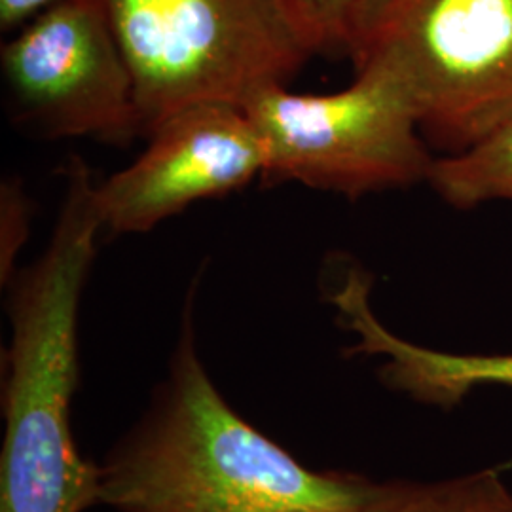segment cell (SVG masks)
I'll use <instances>...</instances> for the list:
<instances>
[{
    "label": "cell",
    "mask_w": 512,
    "mask_h": 512,
    "mask_svg": "<svg viewBox=\"0 0 512 512\" xmlns=\"http://www.w3.org/2000/svg\"><path fill=\"white\" fill-rule=\"evenodd\" d=\"M370 484L311 471L243 420L196 349L192 306L145 418L99 467L116 512H361Z\"/></svg>",
    "instance_id": "6da1fadb"
},
{
    "label": "cell",
    "mask_w": 512,
    "mask_h": 512,
    "mask_svg": "<svg viewBox=\"0 0 512 512\" xmlns=\"http://www.w3.org/2000/svg\"><path fill=\"white\" fill-rule=\"evenodd\" d=\"M65 198L46 251L8 283L0 512H84L99 503V467L71 429L78 382V313L103 230L92 171L65 169Z\"/></svg>",
    "instance_id": "7a4b0ae2"
},
{
    "label": "cell",
    "mask_w": 512,
    "mask_h": 512,
    "mask_svg": "<svg viewBox=\"0 0 512 512\" xmlns=\"http://www.w3.org/2000/svg\"><path fill=\"white\" fill-rule=\"evenodd\" d=\"M135 82L141 137L198 105H236L310 59L277 0H103Z\"/></svg>",
    "instance_id": "3957f363"
},
{
    "label": "cell",
    "mask_w": 512,
    "mask_h": 512,
    "mask_svg": "<svg viewBox=\"0 0 512 512\" xmlns=\"http://www.w3.org/2000/svg\"><path fill=\"white\" fill-rule=\"evenodd\" d=\"M348 57L399 74L421 133L452 154L512 114V0H366Z\"/></svg>",
    "instance_id": "277c9868"
},
{
    "label": "cell",
    "mask_w": 512,
    "mask_h": 512,
    "mask_svg": "<svg viewBox=\"0 0 512 512\" xmlns=\"http://www.w3.org/2000/svg\"><path fill=\"white\" fill-rule=\"evenodd\" d=\"M262 141L272 183L304 184L351 200L427 181L433 156L414 99L382 63L355 67L342 92L264 86L241 105Z\"/></svg>",
    "instance_id": "5b68a950"
},
{
    "label": "cell",
    "mask_w": 512,
    "mask_h": 512,
    "mask_svg": "<svg viewBox=\"0 0 512 512\" xmlns=\"http://www.w3.org/2000/svg\"><path fill=\"white\" fill-rule=\"evenodd\" d=\"M16 116L54 139L126 145L141 137L135 82L103 0H63L0 52Z\"/></svg>",
    "instance_id": "8992f818"
},
{
    "label": "cell",
    "mask_w": 512,
    "mask_h": 512,
    "mask_svg": "<svg viewBox=\"0 0 512 512\" xmlns=\"http://www.w3.org/2000/svg\"><path fill=\"white\" fill-rule=\"evenodd\" d=\"M133 164L97 184L110 234H145L192 203L238 192L264 177L262 141L245 110L198 105L167 118Z\"/></svg>",
    "instance_id": "52a82bcc"
},
{
    "label": "cell",
    "mask_w": 512,
    "mask_h": 512,
    "mask_svg": "<svg viewBox=\"0 0 512 512\" xmlns=\"http://www.w3.org/2000/svg\"><path fill=\"white\" fill-rule=\"evenodd\" d=\"M372 279L349 270L330 294L342 325L357 336L353 355H382L385 384L431 406L454 408L482 385L512 387V355H459L423 348L385 329L370 306Z\"/></svg>",
    "instance_id": "ba28073f"
},
{
    "label": "cell",
    "mask_w": 512,
    "mask_h": 512,
    "mask_svg": "<svg viewBox=\"0 0 512 512\" xmlns=\"http://www.w3.org/2000/svg\"><path fill=\"white\" fill-rule=\"evenodd\" d=\"M425 183L456 209L512 200V114L471 147L433 160Z\"/></svg>",
    "instance_id": "9c48e42d"
},
{
    "label": "cell",
    "mask_w": 512,
    "mask_h": 512,
    "mask_svg": "<svg viewBox=\"0 0 512 512\" xmlns=\"http://www.w3.org/2000/svg\"><path fill=\"white\" fill-rule=\"evenodd\" d=\"M361 512H512V494L492 471L429 484L372 482Z\"/></svg>",
    "instance_id": "30bf717a"
},
{
    "label": "cell",
    "mask_w": 512,
    "mask_h": 512,
    "mask_svg": "<svg viewBox=\"0 0 512 512\" xmlns=\"http://www.w3.org/2000/svg\"><path fill=\"white\" fill-rule=\"evenodd\" d=\"M366 0H277L308 54L348 55Z\"/></svg>",
    "instance_id": "8fae6325"
},
{
    "label": "cell",
    "mask_w": 512,
    "mask_h": 512,
    "mask_svg": "<svg viewBox=\"0 0 512 512\" xmlns=\"http://www.w3.org/2000/svg\"><path fill=\"white\" fill-rule=\"evenodd\" d=\"M31 203L18 179H6L0 188V281L8 285L16 272L19 251L29 239Z\"/></svg>",
    "instance_id": "7c38bea8"
},
{
    "label": "cell",
    "mask_w": 512,
    "mask_h": 512,
    "mask_svg": "<svg viewBox=\"0 0 512 512\" xmlns=\"http://www.w3.org/2000/svg\"><path fill=\"white\" fill-rule=\"evenodd\" d=\"M63 0H0V29L12 33Z\"/></svg>",
    "instance_id": "4fadbf2b"
},
{
    "label": "cell",
    "mask_w": 512,
    "mask_h": 512,
    "mask_svg": "<svg viewBox=\"0 0 512 512\" xmlns=\"http://www.w3.org/2000/svg\"><path fill=\"white\" fill-rule=\"evenodd\" d=\"M365 4H366V2H365ZM359 16H361V14H359Z\"/></svg>",
    "instance_id": "5bb4252c"
}]
</instances>
